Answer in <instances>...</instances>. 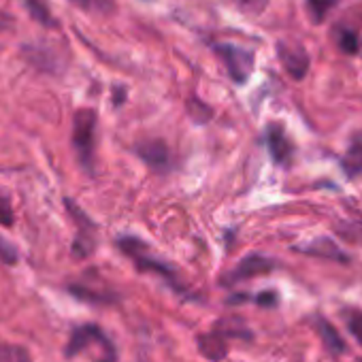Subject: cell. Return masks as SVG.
Listing matches in <instances>:
<instances>
[{"label":"cell","mask_w":362,"mask_h":362,"mask_svg":"<svg viewBox=\"0 0 362 362\" xmlns=\"http://www.w3.org/2000/svg\"><path fill=\"white\" fill-rule=\"evenodd\" d=\"M88 349H98L100 354V362H115L117 360V351L113 347V343L109 341V337L103 332V328L98 324H81L73 330L64 356L66 358H75Z\"/></svg>","instance_id":"1"},{"label":"cell","mask_w":362,"mask_h":362,"mask_svg":"<svg viewBox=\"0 0 362 362\" xmlns=\"http://www.w3.org/2000/svg\"><path fill=\"white\" fill-rule=\"evenodd\" d=\"M117 247L134 262V267L139 271H151L160 277H164L175 290H181V286L177 284V275L170 267H166L158 256L151 254V250L147 247V243H143V239H136V237H119L117 239Z\"/></svg>","instance_id":"2"},{"label":"cell","mask_w":362,"mask_h":362,"mask_svg":"<svg viewBox=\"0 0 362 362\" xmlns=\"http://www.w3.org/2000/svg\"><path fill=\"white\" fill-rule=\"evenodd\" d=\"M96 111L79 109L73 119V147L77 151L79 164L92 173L94 170V143H96Z\"/></svg>","instance_id":"3"},{"label":"cell","mask_w":362,"mask_h":362,"mask_svg":"<svg viewBox=\"0 0 362 362\" xmlns=\"http://www.w3.org/2000/svg\"><path fill=\"white\" fill-rule=\"evenodd\" d=\"M64 205H66V211L69 216L75 220L77 224V239H75V245H73V254L79 256V258H86L94 252V235H96V224L83 214V209L73 203L71 199H64Z\"/></svg>","instance_id":"4"},{"label":"cell","mask_w":362,"mask_h":362,"mask_svg":"<svg viewBox=\"0 0 362 362\" xmlns=\"http://www.w3.org/2000/svg\"><path fill=\"white\" fill-rule=\"evenodd\" d=\"M216 52L226 64L228 75L235 83H245L254 71V54L250 49L237 47V45H218Z\"/></svg>","instance_id":"5"},{"label":"cell","mask_w":362,"mask_h":362,"mask_svg":"<svg viewBox=\"0 0 362 362\" xmlns=\"http://www.w3.org/2000/svg\"><path fill=\"white\" fill-rule=\"evenodd\" d=\"M275 269V262L267 256H260V254H250L245 256L230 273H226V277H222V284L226 286H233V284H239V281H245V279H252L256 275H264L269 271Z\"/></svg>","instance_id":"6"},{"label":"cell","mask_w":362,"mask_h":362,"mask_svg":"<svg viewBox=\"0 0 362 362\" xmlns=\"http://www.w3.org/2000/svg\"><path fill=\"white\" fill-rule=\"evenodd\" d=\"M277 58L284 64V69L294 77V79H303L309 71V56L305 52L303 45L298 43H288V41H279L277 43Z\"/></svg>","instance_id":"7"},{"label":"cell","mask_w":362,"mask_h":362,"mask_svg":"<svg viewBox=\"0 0 362 362\" xmlns=\"http://www.w3.org/2000/svg\"><path fill=\"white\" fill-rule=\"evenodd\" d=\"M136 156L153 170L158 173H164L170 168V153H168V147L164 141L160 139H149V141H141L136 147H134Z\"/></svg>","instance_id":"8"},{"label":"cell","mask_w":362,"mask_h":362,"mask_svg":"<svg viewBox=\"0 0 362 362\" xmlns=\"http://www.w3.org/2000/svg\"><path fill=\"white\" fill-rule=\"evenodd\" d=\"M267 145H269V151H271L275 164H288L290 162L294 145L279 124H271L267 128Z\"/></svg>","instance_id":"9"},{"label":"cell","mask_w":362,"mask_h":362,"mask_svg":"<svg viewBox=\"0 0 362 362\" xmlns=\"http://www.w3.org/2000/svg\"><path fill=\"white\" fill-rule=\"evenodd\" d=\"M199 351L214 360V362H220L224 360V356L228 354V343H226V337L220 334L218 330L216 332H209V334H201L199 337Z\"/></svg>","instance_id":"10"},{"label":"cell","mask_w":362,"mask_h":362,"mask_svg":"<svg viewBox=\"0 0 362 362\" xmlns=\"http://www.w3.org/2000/svg\"><path fill=\"white\" fill-rule=\"evenodd\" d=\"M303 254L309 256H317V258H328V260H339V262H347V254H343L339 250V245L330 239H315L311 241L307 247H296Z\"/></svg>","instance_id":"11"},{"label":"cell","mask_w":362,"mask_h":362,"mask_svg":"<svg viewBox=\"0 0 362 362\" xmlns=\"http://www.w3.org/2000/svg\"><path fill=\"white\" fill-rule=\"evenodd\" d=\"M20 3L24 5V9L30 13V18L35 22H39V24H43L47 28L56 26V20H54V16H52V11H49L45 0H20Z\"/></svg>","instance_id":"12"},{"label":"cell","mask_w":362,"mask_h":362,"mask_svg":"<svg viewBox=\"0 0 362 362\" xmlns=\"http://www.w3.org/2000/svg\"><path fill=\"white\" fill-rule=\"evenodd\" d=\"M317 330H320V334H322L326 347H328L332 354H343V351H345V343H343V339L339 337V332L334 330V326H332L330 322L317 317Z\"/></svg>","instance_id":"13"},{"label":"cell","mask_w":362,"mask_h":362,"mask_svg":"<svg viewBox=\"0 0 362 362\" xmlns=\"http://www.w3.org/2000/svg\"><path fill=\"white\" fill-rule=\"evenodd\" d=\"M337 3L339 0H307V13L311 16V20L315 24H320L337 7Z\"/></svg>","instance_id":"14"},{"label":"cell","mask_w":362,"mask_h":362,"mask_svg":"<svg viewBox=\"0 0 362 362\" xmlns=\"http://www.w3.org/2000/svg\"><path fill=\"white\" fill-rule=\"evenodd\" d=\"M341 164L349 177H356L358 173H362V143H356L354 147H349V151L343 156Z\"/></svg>","instance_id":"15"},{"label":"cell","mask_w":362,"mask_h":362,"mask_svg":"<svg viewBox=\"0 0 362 362\" xmlns=\"http://www.w3.org/2000/svg\"><path fill=\"white\" fill-rule=\"evenodd\" d=\"M0 362H33L30 354L20 345L0 343Z\"/></svg>","instance_id":"16"},{"label":"cell","mask_w":362,"mask_h":362,"mask_svg":"<svg viewBox=\"0 0 362 362\" xmlns=\"http://www.w3.org/2000/svg\"><path fill=\"white\" fill-rule=\"evenodd\" d=\"M69 292L81 300H88V303H111L113 296L111 294H105V292H96L92 288H86V286H71Z\"/></svg>","instance_id":"17"},{"label":"cell","mask_w":362,"mask_h":362,"mask_svg":"<svg viewBox=\"0 0 362 362\" xmlns=\"http://www.w3.org/2000/svg\"><path fill=\"white\" fill-rule=\"evenodd\" d=\"M188 113H190V117H192L197 124H207V122L211 119V115H214L211 107H207V105L201 103L199 98H190V100H188Z\"/></svg>","instance_id":"18"},{"label":"cell","mask_w":362,"mask_h":362,"mask_svg":"<svg viewBox=\"0 0 362 362\" xmlns=\"http://www.w3.org/2000/svg\"><path fill=\"white\" fill-rule=\"evenodd\" d=\"M337 233L349 243L362 245V222H343L337 226Z\"/></svg>","instance_id":"19"},{"label":"cell","mask_w":362,"mask_h":362,"mask_svg":"<svg viewBox=\"0 0 362 362\" xmlns=\"http://www.w3.org/2000/svg\"><path fill=\"white\" fill-rule=\"evenodd\" d=\"M343 320L347 324V330L356 337V341L362 345V311H354V309H345L343 313Z\"/></svg>","instance_id":"20"},{"label":"cell","mask_w":362,"mask_h":362,"mask_svg":"<svg viewBox=\"0 0 362 362\" xmlns=\"http://www.w3.org/2000/svg\"><path fill=\"white\" fill-rule=\"evenodd\" d=\"M233 3L237 5V9H241L247 16H260L267 9L269 0H233Z\"/></svg>","instance_id":"21"},{"label":"cell","mask_w":362,"mask_h":362,"mask_svg":"<svg viewBox=\"0 0 362 362\" xmlns=\"http://www.w3.org/2000/svg\"><path fill=\"white\" fill-rule=\"evenodd\" d=\"M13 222H16V216H13L11 201H9V197H5L3 192H0V224L13 226Z\"/></svg>","instance_id":"22"},{"label":"cell","mask_w":362,"mask_h":362,"mask_svg":"<svg viewBox=\"0 0 362 362\" xmlns=\"http://www.w3.org/2000/svg\"><path fill=\"white\" fill-rule=\"evenodd\" d=\"M0 262L18 264V250L7 239H3V237H0Z\"/></svg>","instance_id":"23"},{"label":"cell","mask_w":362,"mask_h":362,"mask_svg":"<svg viewBox=\"0 0 362 362\" xmlns=\"http://www.w3.org/2000/svg\"><path fill=\"white\" fill-rule=\"evenodd\" d=\"M339 47L345 54H354L358 49V37L349 30H339Z\"/></svg>","instance_id":"24"},{"label":"cell","mask_w":362,"mask_h":362,"mask_svg":"<svg viewBox=\"0 0 362 362\" xmlns=\"http://www.w3.org/2000/svg\"><path fill=\"white\" fill-rule=\"evenodd\" d=\"M73 3L81 5L83 9H98V11L111 7V0H73Z\"/></svg>","instance_id":"25"},{"label":"cell","mask_w":362,"mask_h":362,"mask_svg":"<svg viewBox=\"0 0 362 362\" xmlns=\"http://www.w3.org/2000/svg\"><path fill=\"white\" fill-rule=\"evenodd\" d=\"M256 303H258V305H262V307H275V303H277V294H275L273 290H267V292H262V294H258V296H256Z\"/></svg>","instance_id":"26"},{"label":"cell","mask_w":362,"mask_h":362,"mask_svg":"<svg viewBox=\"0 0 362 362\" xmlns=\"http://www.w3.org/2000/svg\"><path fill=\"white\" fill-rule=\"evenodd\" d=\"M11 22H13V20H11V18H9L7 13H3V11H0V30H5V28H7V26L11 24Z\"/></svg>","instance_id":"27"},{"label":"cell","mask_w":362,"mask_h":362,"mask_svg":"<svg viewBox=\"0 0 362 362\" xmlns=\"http://www.w3.org/2000/svg\"><path fill=\"white\" fill-rule=\"evenodd\" d=\"M360 362H362V360H360Z\"/></svg>","instance_id":"28"}]
</instances>
